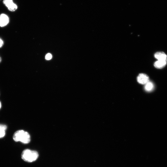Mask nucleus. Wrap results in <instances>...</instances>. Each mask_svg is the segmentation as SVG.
I'll return each mask as SVG.
<instances>
[{
	"instance_id": "10",
	"label": "nucleus",
	"mask_w": 167,
	"mask_h": 167,
	"mask_svg": "<svg viewBox=\"0 0 167 167\" xmlns=\"http://www.w3.org/2000/svg\"><path fill=\"white\" fill-rule=\"evenodd\" d=\"M52 55L51 54L48 53L46 55L45 58L47 60H51L52 58Z\"/></svg>"
},
{
	"instance_id": "5",
	"label": "nucleus",
	"mask_w": 167,
	"mask_h": 167,
	"mask_svg": "<svg viewBox=\"0 0 167 167\" xmlns=\"http://www.w3.org/2000/svg\"><path fill=\"white\" fill-rule=\"evenodd\" d=\"M9 22V19L7 15L2 14L0 15V26H5L8 25Z\"/></svg>"
},
{
	"instance_id": "12",
	"label": "nucleus",
	"mask_w": 167,
	"mask_h": 167,
	"mask_svg": "<svg viewBox=\"0 0 167 167\" xmlns=\"http://www.w3.org/2000/svg\"><path fill=\"white\" fill-rule=\"evenodd\" d=\"M2 107V104L1 102H0V109Z\"/></svg>"
},
{
	"instance_id": "3",
	"label": "nucleus",
	"mask_w": 167,
	"mask_h": 167,
	"mask_svg": "<svg viewBox=\"0 0 167 167\" xmlns=\"http://www.w3.org/2000/svg\"><path fill=\"white\" fill-rule=\"evenodd\" d=\"M3 2L11 11H15L17 9V6L13 2L12 0H4Z\"/></svg>"
},
{
	"instance_id": "7",
	"label": "nucleus",
	"mask_w": 167,
	"mask_h": 167,
	"mask_svg": "<svg viewBox=\"0 0 167 167\" xmlns=\"http://www.w3.org/2000/svg\"><path fill=\"white\" fill-rule=\"evenodd\" d=\"M167 63V61L157 60L155 63L154 66L156 68L161 69L164 68Z\"/></svg>"
},
{
	"instance_id": "11",
	"label": "nucleus",
	"mask_w": 167,
	"mask_h": 167,
	"mask_svg": "<svg viewBox=\"0 0 167 167\" xmlns=\"http://www.w3.org/2000/svg\"><path fill=\"white\" fill-rule=\"evenodd\" d=\"M4 45V42L3 40L0 38V48H1Z\"/></svg>"
},
{
	"instance_id": "4",
	"label": "nucleus",
	"mask_w": 167,
	"mask_h": 167,
	"mask_svg": "<svg viewBox=\"0 0 167 167\" xmlns=\"http://www.w3.org/2000/svg\"><path fill=\"white\" fill-rule=\"evenodd\" d=\"M137 81L140 84L145 85L149 81V77L146 74L141 73L138 77Z\"/></svg>"
},
{
	"instance_id": "8",
	"label": "nucleus",
	"mask_w": 167,
	"mask_h": 167,
	"mask_svg": "<svg viewBox=\"0 0 167 167\" xmlns=\"http://www.w3.org/2000/svg\"><path fill=\"white\" fill-rule=\"evenodd\" d=\"M7 127L5 125L0 124V138H3L5 135Z\"/></svg>"
},
{
	"instance_id": "2",
	"label": "nucleus",
	"mask_w": 167,
	"mask_h": 167,
	"mask_svg": "<svg viewBox=\"0 0 167 167\" xmlns=\"http://www.w3.org/2000/svg\"><path fill=\"white\" fill-rule=\"evenodd\" d=\"M39 154L34 150L26 149L22 154V158L25 162H31L36 161L38 158Z\"/></svg>"
},
{
	"instance_id": "13",
	"label": "nucleus",
	"mask_w": 167,
	"mask_h": 167,
	"mask_svg": "<svg viewBox=\"0 0 167 167\" xmlns=\"http://www.w3.org/2000/svg\"><path fill=\"white\" fill-rule=\"evenodd\" d=\"M2 58L1 57H0V63H1L2 61Z\"/></svg>"
},
{
	"instance_id": "1",
	"label": "nucleus",
	"mask_w": 167,
	"mask_h": 167,
	"mask_svg": "<svg viewBox=\"0 0 167 167\" xmlns=\"http://www.w3.org/2000/svg\"><path fill=\"white\" fill-rule=\"evenodd\" d=\"M13 138L15 142L20 141L24 144H27L30 141L29 134L23 130H19L15 131L13 135Z\"/></svg>"
},
{
	"instance_id": "6",
	"label": "nucleus",
	"mask_w": 167,
	"mask_h": 167,
	"mask_svg": "<svg viewBox=\"0 0 167 167\" xmlns=\"http://www.w3.org/2000/svg\"><path fill=\"white\" fill-rule=\"evenodd\" d=\"M155 57L158 60L167 61V56L163 52H158L155 55Z\"/></svg>"
},
{
	"instance_id": "9",
	"label": "nucleus",
	"mask_w": 167,
	"mask_h": 167,
	"mask_svg": "<svg viewBox=\"0 0 167 167\" xmlns=\"http://www.w3.org/2000/svg\"><path fill=\"white\" fill-rule=\"evenodd\" d=\"M145 85V88L146 91H151L153 89L154 86L152 82L149 81Z\"/></svg>"
}]
</instances>
